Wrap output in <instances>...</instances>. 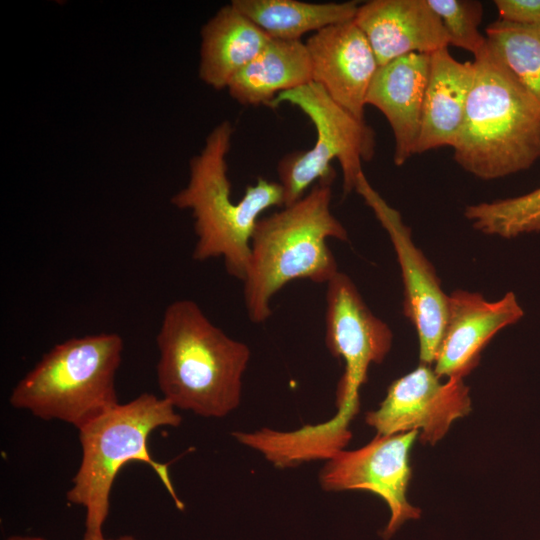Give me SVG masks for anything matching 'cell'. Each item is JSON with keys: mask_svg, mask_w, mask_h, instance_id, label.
Returning a JSON list of instances; mask_svg holds the SVG:
<instances>
[{"mask_svg": "<svg viewBox=\"0 0 540 540\" xmlns=\"http://www.w3.org/2000/svg\"><path fill=\"white\" fill-rule=\"evenodd\" d=\"M334 179L320 180L301 199L257 222L242 281L253 323L271 317L272 298L291 281L327 284L339 272L327 240L347 241L348 233L331 212Z\"/></svg>", "mask_w": 540, "mask_h": 540, "instance_id": "cell-1", "label": "cell"}, {"mask_svg": "<svg viewBox=\"0 0 540 540\" xmlns=\"http://www.w3.org/2000/svg\"><path fill=\"white\" fill-rule=\"evenodd\" d=\"M156 342L158 386L175 408L223 418L239 407L250 348L214 325L196 302L169 304Z\"/></svg>", "mask_w": 540, "mask_h": 540, "instance_id": "cell-2", "label": "cell"}, {"mask_svg": "<svg viewBox=\"0 0 540 540\" xmlns=\"http://www.w3.org/2000/svg\"><path fill=\"white\" fill-rule=\"evenodd\" d=\"M474 78L453 145L458 165L483 180L531 167L540 157V103L487 46L473 61Z\"/></svg>", "mask_w": 540, "mask_h": 540, "instance_id": "cell-3", "label": "cell"}, {"mask_svg": "<svg viewBox=\"0 0 540 540\" xmlns=\"http://www.w3.org/2000/svg\"><path fill=\"white\" fill-rule=\"evenodd\" d=\"M232 135L229 121L214 127L200 153L190 160L187 185L172 196L171 203L192 212L197 236L193 259L222 257L227 273L243 281L260 215L283 206V191L279 182L259 177L239 201L232 200L226 160Z\"/></svg>", "mask_w": 540, "mask_h": 540, "instance_id": "cell-4", "label": "cell"}, {"mask_svg": "<svg viewBox=\"0 0 540 540\" xmlns=\"http://www.w3.org/2000/svg\"><path fill=\"white\" fill-rule=\"evenodd\" d=\"M165 398L143 393L113 406L78 429L82 459L67 492V500L85 509V535L103 536L110 494L120 469L130 462L148 465L158 476L176 507L178 498L168 465L154 460L148 449L150 434L162 426L178 427L182 417Z\"/></svg>", "mask_w": 540, "mask_h": 540, "instance_id": "cell-5", "label": "cell"}, {"mask_svg": "<svg viewBox=\"0 0 540 540\" xmlns=\"http://www.w3.org/2000/svg\"><path fill=\"white\" fill-rule=\"evenodd\" d=\"M123 347L116 333L56 344L14 386L11 406L79 429L119 403L115 378Z\"/></svg>", "mask_w": 540, "mask_h": 540, "instance_id": "cell-6", "label": "cell"}, {"mask_svg": "<svg viewBox=\"0 0 540 540\" xmlns=\"http://www.w3.org/2000/svg\"><path fill=\"white\" fill-rule=\"evenodd\" d=\"M288 103L300 109L316 130L314 145L281 158L277 165L283 206L301 199L320 180L335 177L333 160L340 163L345 194L355 190L362 161L375 153V133L365 122L335 102L317 83L309 82L280 93L269 107Z\"/></svg>", "mask_w": 540, "mask_h": 540, "instance_id": "cell-7", "label": "cell"}, {"mask_svg": "<svg viewBox=\"0 0 540 540\" xmlns=\"http://www.w3.org/2000/svg\"><path fill=\"white\" fill-rule=\"evenodd\" d=\"M325 301V345L344 363L336 391L337 409L359 411V390L367 382L369 367L383 362L393 333L372 313L345 273L339 271L326 284Z\"/></svg>", "mask_w": 540, "mask_h": 540, "instance_id": "cell-8", "label": "cell"}, {"mask_svg": "<svg viewBox=\"0 0 540 540\" xmlns=\"http://www.w3.org/2000/svg\"><path fill=\"white\" fill-rule=\"evenodd\" d=\"M418 436V431L377 434L357 450H340L321 468V488L329 492L367 490L382 498L390 510L382 537L389 539L404 522L421 515L407 499L412 475L410 452Z\"/></svg>", "mask_w": 540, "mask_h": 540, "instance_id": "cell-9", "label": "cell"}, {"mask_svg": "<svg viewBox=\"0 0 540 540\" xmlns=\"http://www.w3.org/2000/svg\"><path fill=\"white\" fill-rule=\"evenodd\" d=\"M471 406L463 378L442 382L434 368L421 363L389 385L384 400L366 414L365 422L381 435L418 431L422 443L434 445L456 419L470 413Z\"/></svg>", "mask_w": 540, "mask_h": 540, "instance_id": "cell-10", "label": "cell"}, {"mask_svg": "<svg viewBox=\"0 0 540 540\" xmlns=\"http://www.w3.org/2000/svg\"><path fill=\"white\" fill-rule=\"evenodd\" d=\"M355 190L371 207L393 244L404 285L403 313L414 325L419 340V357L433 365L448 314V295L430 261L413 243L411 230L400 213L389 206L360 173Z\"/></svg>", "mask_w": 540, "mask_h": 540, "instance_id": "cell-11", "label": "cell"}, {"mask_svg": "<svg viewBox=\"0 0 540 540\" xmlns=\"http://www.w3.org/2000/svg\"><path fill=\"white\" fill-rule=\"evenodd\" d=\"M305 45L312 82L357 119L365 120L366 96L379 64L354 19L313 33Z\"/></svg>", "mask_w": 540, "mask_h": 540, "instance_id": "cell-12", "label": "cell"}, {"mask_svg": "<svg viewBox=\"0 0 540 540\" xmlns=\"http://www.w3.org/2000/svg\"><path fill=\"white\" fill-rule=\"evenodd\" d=\"M523 315L513 292L488 301L480 293L453 291L448 295V314L434 371L440 378H464L479 364L481 352L492 337Z\"/></svg>", "mask_w": 540, "mask_h": 540, "instance_id": "cell-13", "label": "cell"}, {"mask_svg": "<svg viewBox=\"0 0 540 540\" xmlns=\"http://www.w3.org/2000/svg\"><path fill=\"white\" fill-rule=\"evenodd\" d=\"M354 21L379 66L410 53L448 48L443 24L427 0H371L358 6Z\"/></svg>", "mask_w": 540, "mask_h": 540, "instance_id": "cell-14", "label": "cell"}, {"mask_svg": "<svg viewBox=\"0 0 540 540\" xmlns=\"http://www.w3.org/2000/svg\"><path fill=\"white\" fill-rule=\"evenodd\" d=\"M429 70L430 54L410 53L379 66L368 89L366 105L380 110L392 129L397 166L416 154Z\"/></svg>", "mask_w": 540, "mask_h": 540, "instance_id": "cell-15", "label": "cell"}, {"mask_svg": "<svg viewBox=\"0 0 540 540\" xmlns=\"http://www.w3.org/2000/svg\"><path fill=\"white\" fill-rule=\"evenodd\" d=\"M473 61L459 62L447 48L430 54L416 154L451 146L461 130L473 83Z\"/></svg>", "mask_w": 540, "mask_h": 540, "instance_id": "cell-16", "label": "cell"}, {"mask_svg": "<svg viewBox=\"0 0 540 540\" xmlns=\"http://www.w3.org/2000/svg\"><path fill=\"white\" fill-rule=\"evenodd\" d=\"M270 40L231 2L221 7L201 29L200 79L216 90L227 88Z\"/></svg>", "mask_w": 540, "mask_h": 540, "instance_id": "cell-17", "label": "cell"}, {"mask_svg": "<svg viewBox=\"0 0 540 540\" xmlns=\"http://www.w3.org/2000/svg\"><path fill=\"white\" fill-rule=\"evenodd\" d=\"M312 82L309 54L302 41L271 39L229 82L230 96L242 105H267L282 92Z\"/></svg>", "mask_w": 540, "mask_h": 540, "instance_id": "cell-18", "label": "cell"}, {"mask_svg": "<svg viewBox=\"0 0 540 540\" xmlns=\"http://www.w3.org/2000/svg\"><path fill=\"white\" fill-rule=\"evenodd\" d=\"M356 414L337 410L326 422L291 432L262 428L253 432L235 431L232 436L260 452L275 467H295L312 460H328L343 450L352 437L349 425Z\"/></svg>", "mask_w": 540, "mask_h": 540, "instance_id": "cell-19", "label": "cell"}, {"mask_svg": "<svg viewBox=\"0 0 540 540\" xmlns=\"http://www.w3.org/2000/svg\"><path fill=\"white\" fill-rule=\"evenodd\" d=\"M231 4L271 39L301 41L308 32L355 18L358 3H311L297 0H233Z\"/></svg>", "mask_w": 540, "mask_h": 540, "instance_id": "cell-20", "label": "cell"}, {"mask_svg": "<svg viewBox=\"0 0 540 540\" xmlns=\"http://www.w3.org/2000/svg\"><path fill=\"white\" fill-rule=\"evenodd\" d=\"M488 46L540 103V25L497 20L485 29Z\"/></svg>", "mask_w": 540, "mask_h": 540, "instance_id": "cell-21", "label": "cell"}, {"mask_svg": "<svg viewBox=\"0 0 540 540\" xmlns=\"http://www.w3.org/2000/svg\"><path fill=\"white\" fill-rule=\"evenodd\" d=\"M474 229L502 238L540 231V187L521 196L466 206Z\"/></svg>", "mask_w": 540, "mask_h": 540, "instance_id": "cell-22", "label": "cell"}, {"mask_svg": "<svg viewBox=\"0 0 540 540\" xmlns=\"http://www.w3.org/2000/svg\"><path fill=\"white\" fill-rule=\"evenodd\" d=\"M440 18L449 45L462 48L478 56L487 46V40L479 32L483 7L475 0H427Z\"/></svg>", "mask_w": 540, "mask_h": 540, "instance_id": "cell-23", "label": "cell"}, {"mask_svg": "<svg viewBox=\"0 0 540 540\" xmlns=\"http://www.w3.org/2000/svg\"><path fill=\"white\" fill-rule=\"evenodd\" d=\"M499 19L519 25H540V0H495Z\"/></svg>", "mask_w": 540, "mask_h": 540, "instance_id": "cell-24", "label": "cell"}, {"mask_svg": "<svg viewBox=\"0 0 540 540\" xmlns=\"http://www.w3.org/2000/svg\"><path fill=\"white\" fill-rule=\"evenodd\" d=\"M83 540H137V539L130 535L120 536L116 539H107L104 537V535L103 536H89V535L84 534Z\"/></svg>", "mask_w": 540, "mask_h": 540, "instance_id": "cell-25", "label": "cell"}, {"mask_svg": "<svg viewBox=\"0 0 540 540\" xmlns=\"http://www.w3.org/2000/svg\"><path fill=\"white\" fill-rule=\"evenodd\" d=\"M6 540H46V539L43 538V537H40V536H19V535H15V536H11V537L7 538Z\"/></svg>", "mask_w": 540, "mask_h": 540, "instance_id": "cell-26", "label": "cell"}]
</instances>
